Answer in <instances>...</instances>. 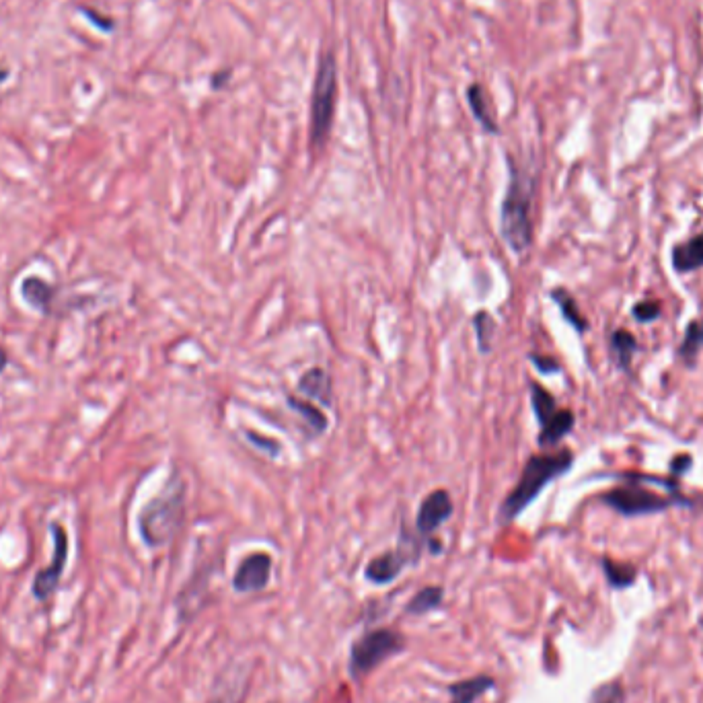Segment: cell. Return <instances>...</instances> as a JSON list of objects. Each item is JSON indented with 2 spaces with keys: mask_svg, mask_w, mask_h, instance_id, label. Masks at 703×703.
<instances>
[{
  "mask_svg": "<svg viewBox=\"0 0 703 703\" xmlns=\"http://www.w3.org/2000/svg\"><path fill=\"white\" fill-rule=\"evenodd\" d=\"M549 296L553 299V303L558 305L562 317L566 319V323L570 327H574L578 333H584L588 329V323H586L584 315L580 313V309H578V305L574 301V296L566 288H553L549 292Z\"/></svg>",
  "mask_w": 703,
  "mask_h": 703,
  "instance_id": "cell-18",
  "label": "cell"
},
{
  "mask_svg": "<svg viewBox=\"0 0 703 703\" xmlns=\"http://www.w3.org/2000/svg\"><path fill=\"white\" fill-rule=\"evenodd\" d=\"M603 504H607L609 508H613L621 516L632 518V516L664 512V510H669L671 506H689L691 502H687L685 498H679V496L666 498V496L654 494V492L634 484V486L613 488L611 492H607L603 496Z\"/></svg>",
  "mask_w": 703,
  "mask_h": 703,
  "instance_id": "cell-7",
  "label": "cell"
},
{
  "mask_svg": "<svg viewBox=\"0 0 703 703\" xmlns=\"http://www.w3.org/2000/svg\"><path fill=\"white\" fill-rule=\"evenodd\" d=\"M701 346L703 344H701V325H699V321L689 323L687 329H685L683 344H681V356L685 360H693L699 354Z\"/></svg>",
  "mask_w": 703,
  "mask_h": 703,
  "instance_id": "cell-23",
  "label": "cell"
},
{
  "mask_svg": "<svg viewBox=\"0 0 703 703\" xmlns=\"http://www.w3.org/2000/svg\"><path fill=\"white\" fill-rule=\"evenodd\" d=\"M50 533L54 539V558L48 568L40 570L33 578L31 592L37 601H48L60 586L64 568L68 564V553H70V541L68 533L60 523H50Z\"/></svg>",
  "mask_w": 703,
  "mask_h": 703,
  "instance_id": "cell-8",
  "label": "cell"
},
{
  "mask_svg": "<svg viewBox=\"0 0 703 703\" xmlns=\"http://www.w3.org/2000/svg\"><path fill=\"white\" fill-rule=\"evenodd\" d=\"M467 103L473 118L477 120V124L484 128L488 134H500V126L494 120L492 107H490V99L481 85H471L467 89Z\"/></svg>",
  "mask_w": 703,
  "mask_h": 703,
  "instance_id": "cell-15",
  "label": "cell"
},
{
  "mask_svg": "<svg viewBox=\"0 0 703 703\" xmlns=\"http://www.w3.org/2000/svg\"><path fill=\"white\" fill-rule=\"evenodd\" d=\"M405 650V638L395 629H373L362 634L350 648V677L360 679L373 673L379 664Z\"/></svg>",
  "mask_w": 703,
  "mask_h": 703,
  "instance_id": "cell-5",
  "label": "cell"
},
{
  "mask_svg": "<svg viewBox=\"0 0 703 703\" xmlns=\"http://www.w3.org/2000/svg\"><path fill=\"white\" fill-rule=\"evenodd\" d=\"M414 562L416 560L412 558V555L399 545L397 549L385 551V553L377 555V558L370 560L364 570V576L368 582H373L377 586H385V584H391L393 580H397L399 574L403 572V568L407 564H414Z\"/></svg>",
  "mask_w": 703,
  "mask_h": 703,
  "instance_id": "cell-11",
  "label": "cell"
},
{
  "mask_svg": "<svg viewBox=\"0 0 703 703\" xmlns=\"http://www.w3.org/2000/svg\"><path fill=\"white\" fill-rule=\"evenodd\" d=\"M611 350H613V356L617 358V364L623 370H627L629 364H632L634 354L638 352V342L629 331L617 329V331H613V336H611Z\"/></svg>",
  "mask_w": 703,
  "mask_h": 703,
  "instance_id": "cell-20",
  "label": "cell"
},
{
  "mask_svg": "<svg viewBox=\"0 0 703 703\" xmlns=\"http://www.w3.org/2000/svg\"><path fill=\"white\" fill-rule=\"evenodd\" d=\"M272 568H274V560H272L270 553L257 551V553L247 555L233 576V588L237 592L264 590L270 584Z\"/></svg>",
  "mask_w": 703,
  "mask_h": 703,
  "instance_id": "cell-10",
  "label": "cell"
},
{
  "mask_svg": "<svg viewBox=\"0 0 703 703\" xmlns=\"http://www.w3.org/2000/svg\"><path fill=\"white\" fill-rule=\"evenodd\" d=\"M574 465V455L570 449H560L558 453L531 455L523 467L512 492L504 498L498 510V523L510 525L516 521L537 498L539 494L558 477L566 475Z\"/></svg>",
  "mask_w": 703,
  "mask_h": 703,
  "instance_id": "cell-2",
  "label": "cell"
},
{
  "mask_svg": "<svg viewBox=\"0 0 703 703\" xmlns=\"http://www.w3.org/2000/svg\"><path fill=\"white\" fill-rule=\"evenodd\" d=\"M531 391V407L539 424L537 444L541 449H553L572 432L576 418L570 410L558 407L555 397L539 383L529 385Z\"/></svg>",
  "mask_w": 703,
  "mask_h": 703,
  "instance_id": "cell-6",
  "label": "cell"
},
{
  "mask_svg": "<svg viewBox=\"0 0 703 703\" xmlns=\"http://www.w3.org/2000/svg\"><path fill=\"white\" fill-rule=\"evenodd\" d=\"M531 362L535 364V368L539 370L541 375H555L560 373V362L551 358V356H541V354H531Z\"/></svg>",
  "mask_w": 703,
  "mask_h": 703,
  "instance_id": "cell-27",
  "label": "cell"
},
{
  "mask_svg": "<svg viewBox=\"0 0 703 703\" xmlns=\"http://www.w3.org/2000/svg\"><path fill=\"white\" fill-rule=\"evenodd\" d=\"M245 438L253 444L255 451L264 453V455H268V457H272V459H276V457L280 455V451H282L278 440H274V438H270V436H262L259 432L245 430Z\"/></svg>",
  "mask_w": 703,
  "mask_h": 703,
  "instance_id": "cell-24",
  "label": "cell"
},
{
  "mask_svg": "<svg viewBox=\"0 0 703 703\" xmlns=\"http://www.w3.org/2000/svg\"><path fill=\"white\" fill-rule=\"evenodd\" d=\"M535 175L508 157V185L500 204V237L508 249L523 257L533 245V196Z\"/></svg>",
  "mask_w": 703,
  "mask_h": 703,
  "instance_id": "cell-1",
  "label": "cell"
},
{
  "mask_svg": "<svg viewBox=\"0 0 703 703\" xmlns=\"http://www.w3.org/2000/svg\"><path fill=\"white\" fill-rule=\"evenodd\" d=\"M494 687V679L479 675L473 679H465L459 683H453L449 687L451 693V703H473L475 699H479L484 693H488Z\"/></svg>",
  "mask_w": 703,
  "mask_h": 703,
  "instance_id": "cell-17",
  "label": "cell"
},
{
  "mask_svg": "<svg viewBox=\"0 0 703 703\" xmlns=\"http://www.w3.org/2000/svg\"><path fill=\"white\" fill-rule=\"evenodd\" d=\"M299 393L305 399H313L317 403H321L323 407H329L333 401V387H331V377L325 368L321 366H313L309 368L307 373L299 379V385H296Z\"/></svg>",
  "mask_w": 703,
  "mask_h": 703,
  "instance_id": "cell-12",
  "label": "cell"
},
{
  "mask_svg": "<svg viewBox=\"0 0 703 703\" xmlns=\"http://www.w3.org/2000/svg\"><path fill=\"white\" fill-rule=\"evenodd\" d=\"M691 463H693V459H691L689 455H679V457L673 459L671 471H673L675 475H681V473H685V471L691 467Z\"/></svg>",
  "mask_w": 703,
  "mask_h": 703,
  "instance_id": "cell-28",
  "label": "cell"
},
{
  "mask_svg": "<svg viewBox=\"0 0 703 703\" xmlns=\"http://www.w3.org/2000/svg\"><path fill=\"white\" fill-rule=\"evenodd\" d=\"M660 311H662V307L658 301H644L632 309V315L640 323H652L660 317Z\"/></svg>",
  "mask_w": 703,
  "mask_h": 703,
  "instance_id": "cell-25",
  "label": "cell"
},
{
  "mask_svg": "<svg viewBox=\"0 0 703 703\" xmlns=\"http://www.w3.org/2000/svg\"><path fill=\"white\" fill-rule=\"evenodd\" d=\"M7 364H9V354L5 352V348H0V373L7 368Z\"/></svg>",
  "mask_w": 703,
  "mask_h": 703,
  "instance_id": "cell-29",
  "label": "cell"
},
{
  "mask_svg": "<svg viewBox=\"0 0 703 703\" xmlns=\"http://www.w3.org/2000/svg\"><path fill=\"white\" fill-rule=\"evenodd\" d=\"M336 97H338L336 56L331 52H323L317 62L313 99H311V144L313 148H319V151L325 146L331 134L333 114H336Z\"/></svg>",
  "mask_w": 703,
  "mask_h": 703,
  "instance_id": "cell-4",
  "label": "cell"
},
{
  "mask_svg": "<svg viewBox=\"0 0 703 703\" xmlns=\"http://www.w3.org/2000/svg\"><path fill=\"white\" fill-rule=\"evenodd\" d=\"M21 296L33 311H37L40 315H50L54 296H56V288H54V284L46 282L40 276H27L21 282Z\"/></svg>",
  "mask_w": 703,
  "mask_h": 703,
  "instance_id": "cell-13",
  "label": "cell"
},
{
  "mask_svg": "<svg viewBox=\"0 0 703 703\" xmlns=\"http://www.w3.org/2000/svg\"><path fill=\"white\" fill-rule=\"evenodd\" d=\"M288 407L294 412V414H299L305 424L309 426V430L315 434V436H321L327 428H329V420L327 416L319 410V405L313 403V401H307L305 397L299 399V397H294V395H288Z\"/></svg>",
  "mask_w": 703,
  "mask_h": 703,
  "instance_id": "cell-16",
  "label": "cell"
},
{
  "mask_svg": "<svg viewBox=\"0 0 703 703\" xmlns=\"http://www.w3.org/2000/svg\"><path fill=\"white\" fill-rule=\"evenodd\" d=\"M699 325H701V344H703V321Z\"/></svg>",
  "mask_w": 703,
  "mask_h": 703,
  "instance_id": "cell-31",
  "label": "cell"
},
{
  "mask_svg": "<svg viewBox=\"0 0 703 703\" xmlns=\"http://www.w3.org/2000/svg\"><path fill=\"white\" fill-rule=\"evenodd\" d=\"M603 566V572H605V578L609 582L611 588H617V590H623V588H629V586H634L636 582V568L634 566H627V564H615L613 560L605 558L601 562Z\"/></svg>",
  "mask_w": 703,
  "mask_h": 703,
  "instance_id": "cell-22",
  "label": "cell"
},
{
  "mask_svg": "<svg viewBox=\"0 0 703 703\" xmlns=\"http://www.w3.org/2000/svg\"><path fill=\"white\" fill-rule=\"evenodd\" d=\"M453 512H455V504H453V498L447 490L430 492L418 508V516H416L418 535L430 537L432 533H436L444 523L449 521Z\"/></svg>",
  "mask_w": 703,
  "mask_h": 703,
  "instance_id": "cell-9",
  "label": "cell"
},
{
  "mask_svg": "<svg viewBox=\"0 0 703 703\" xmlns=\"http://www.w3.org/2000/svg\"><path fill=\"white\" fill-rule=\"evenodd\" d=\"M473 329H475V338H477V350L481 354H490L494 333H496L494 317L488 311H477L473 315Z\"/></svg>",
  "mask_w": 703,
  "mask_h": 703,
  "instance_id": "cell-21",
  "label": "cell"
},
{
  "mask_svg": "<svg viewBox=\"0 0 703 703\" xmlns=\"http://www.w3.org/2000/svg\"><path fill=\"white\" fill-rule=\"evenodd\" d=\"M79 11L85 15V19H89V21H91L99 31H103V33H111V31L116 29V21H114V19L105 17L103 13H99V11H95V9H89V7L81 5Z\"/></svg>",
  "mask_w": 703,
  "mask_h": 703,
  "instance_id": "cell-26",
  "label": "cell"
},
{
  "mask_svg": "<svg viewBox=\"0 0 703 703\" xmlns=\"http://www.w3.org/2000/svg\"><path fill=\"white\" fill-rule=\"evenodd\" d=\"M673 266L679 274L703 268V233L679 243L673 249Z\"/></svg>",
  "mask_w": 703,
  "mask_h": 703,
  "instance_id": "cell-14",
  "label": "cell"
},
{
  "mask_svg": "<svg viewBox=\"0 0 703 703\" xmlns=\"http://www.w3.org/2000/svg\"><path fill=\"white\" fill-rule=\"evenodd\" d=\"M9 77H11V72H9V68H0V85H5Z\"/></svg>",
  "mask_w": 703,
  "mask_h": 703,
  "instance_id": "cell-30",
  "label": "cell"
},
{
  "mask_svg": "<svg viewBox=\"0 0 703 703\" xmlns=\"http://www.w3.org/2000/svg\"><path fill=\"white\" fill-rule=\"evenodd\" d=\"M185 516V481L177 471L165 481L163 490L142 506L138 514V533L146 547H165L181 529Z\"/></svg>",
  "mask_w": 703,
  "mask_h": 703,
  "instance_id": "cell-3",
  "label": "cell"
},
{
  "mask_svg": "<svg viewBox=\"0 0 703 703\" xmlns=\"http://www.w3.org/2000/svg\"><path fill=\"white\" fill-rule=\"evenodd\" d=\"M444 599V590L442 586H426L422 588L418 595H414L410 599V603L405 605V613L407 615H426L432 613L434 609H438L442 605Z\"/></svg>",
  "mask_w": 703,
  "mask_h": 703,
  "instance_id": "cell-19",
  "label": "cell"
}]
</instances>
